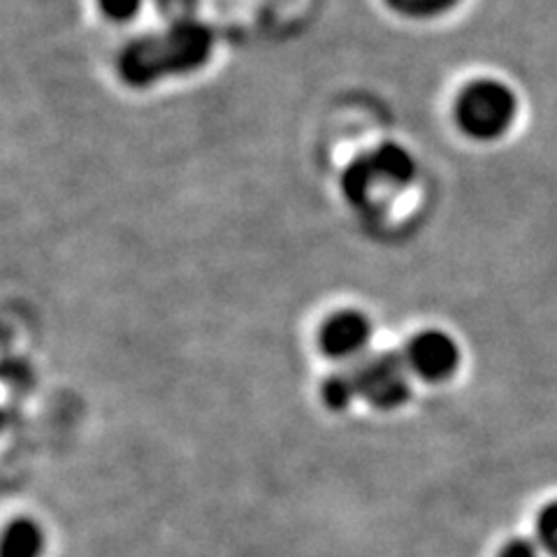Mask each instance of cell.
I'll use <instances>...</instances> for the list:
<instances>
[{
	"instance_id": "obj_2",
	"label": "cell",
	"mask_w": 557,
	"mask_h": 557,
	"mask_svg": "<svg viewBox=\"0 0 557 557\" xmlns=\"http://www.w3.org/2000/svg\"><path fill=\"white\" fill-rule=\"evenodd\" d=\"M416 177L413 156L399 145H381L346 168L344 194L354 207L364 212H379L405 194Z\"/></svg>"
},
{
	"instance_id": "obj_1",
	"label": "cell",
	"mask_w": 557,
	"mask_h": 557,
	"mask_svg": "<svg viewBox=\"0 0 557 557\" xmlns=\"http://www.w3.org/2000/svg\"><path fill=\"white\" fill-rule=\"evenodd\" d=\"M212 47L214 33L202 22H174L124 49L119 61L121 77L133 86H147L163 77L194 73L209 61Z\"/></svg>"
},
{
	"instance_id": "obj_6",
	"label": "cell",
	"mask_w": 557,
	"mask_h": 557,
	"mask_svg": "<svg viewBox=\"0 0 557 557\" xmlns=\"http://www.w3.org/2000/svg\"><path fill=\"white\" fill-rule=\"evenodd\" d=\"M372 339V325L360 311H339L321 327V348L327 358L360 360Z\"/></svg>"
},
{
	"instance_id": "obj_9",
	"label": "cell",
	"mask_w": 557,
	"mask_h": 557,
	"mask_svg": "<svg viewBox=\"0 0 557 557\" xmlns=\"http://www.w3.org/2000/svg\"><path fill=\"white\" fill-rule=\"evenodd\" d=\"M386 3L407 16H416V20H425V16H437L456 8L460 0H386Z\"/></svg>"
},
{
	"instance_id": "obj_7",
	"label": "cell",
	"mask_w": 557,
	"mask_h": 557,
	"mask_svg": "<svg viewBox=\"0 0 557 557\" xmlns=\"http://www.w3.org/2000/svg\"><path fill=\"white\" fill-rule=\"evenodd\" d=\"M45 546L42 530L33 520H12L3 534V557H40Z\"/></svg>"
},
{
	"instance_id": "obj_4",
	"label": "cell",
	"mask_w": 557,
	"mask_h": 557,
	"mask_svg": "<svg viewBox=\"0 0 557 557\" xmlns=\"http://www.w3.org/2000/svg\"><path fill=\"white\" fill-rule=\"evenodd\" d=\"M354 379L358 395L376 409H397L405 405L411 395L409 364L405 354L381 351L372 356H362L354 368Z\"/></svg>"
},
{
	"instance_id": "obj_10",
	"label": "cell",
	"mask_w": 557,
	"mask_h": 557,
	"mask_svg": "<svg viewBox=\"0 0 557 557\" xmlns=\"http://www.w3.org/2000/svg\"><path fill=\"white\" fill-rule=\"evenodd\" d=\"M539 530V542L544 544V548L557 557V502H553L550 507H546L539 516L536 522Z\"/></svg>"
},
{
	"instance_id": "obj_13",
	"label": "cell",
	"mask_w": 557,
	"mask_h": 557,
	"mask_svg": "<svg viewBox=\"0 0 557 557\" xmlns=\"http://www.w3.org/2000/svg\"><path fill=\"white\" fill-rule=\"evenodd\" d=\"M499 557H536V548L530 542H522V539H516V542L507 544L502 548Z\"/></svg>"
},
{
	"instance_id": "obj_5",
	"label": "cell",
	"mask_w": 557,
	"mask_h": 557,
	"mask_svg": "<svg viewBox=\"0 0 557 557\" xmlns=\"http://www.w3.org/2000/svg\"><path fill=\"white\" fill-rule=\"evenodd\" d=\"M405 360L409 364L411 374L423 381H444L456 372L460 362L458 344L453 342L442 330H425V333L416 335L407 351Z\"/></svg>"
},
{
	"instance_id": "obj_12",
	"label": "cell",
	"mask_w": 557,
	"mask_h": 557,
	"mask_svg": "<svg viewBox=\"0 0 557 557\" xmlns=\"http://www.w3.org/2000/svg\"><path fill=\"white\" fill-rule=\"evenodd\" d=\"M100 8L114 22H131L143 8V0H100Z\"/></svg>"
},
{
	"instance_id": "obj_8",
	"label": "cell",
	"mask_w": 557,
	"mask_h": 557,
	"mask_svg": "<svg viewBox=\"0 0 557 557\" xmlns=\"http://www.w3.org/2000/svg\"><path fill=\"white\" fill-rule=\"evenodd\" d=\"M356 397H360V395H358V386H356V379H354L351 370H342V372L330 374L327 381L323 383V399L330 409L342 411L351 405Z\"/></svg>"
},
{
	"instance_id": "obj_3",
	"label": "cell",
	"mask_w": 557,
	"mask_h": 557,
	"mask_svg": "<svg viewBox=\"0 0 557 557\" xmlns=\"http://www.w3.org/2000/svg\"><path fill=\"white\" fill-rule=\"evenodd\" d=\"M518 102L507 84L481 79L469 84L458 98L456 116L460 128L476 139H497L509 131Z\"/></svg>"
},
{
	"instance_id": "obj_11",
	"label": "cell",
	"mask_w": 557,
	"mask_h": 557,
	"mask_svg": "<svg viewBox=\"0 0 557 557\" xmlns=\"http://www.w3.org/2000/svg\"><path fill=\"white\" fill-rule=\"evenodd\" d=\"M161 12L168 16L170 24L196 20L198 0H159Z\"/></svg>"
}]
</instances>
